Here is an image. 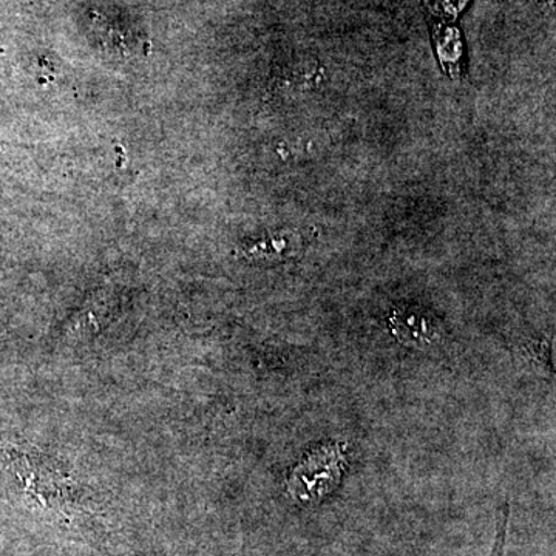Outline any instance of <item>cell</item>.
Wrapping results in <instances>:
<instances>
[{"label":"cell","mask_w":556,"mask_h":556,"mask_svg":"<svg viewBox=\"0 0 556 556\" xmlns=\"http://www.w3.org/2000/svg\"><path fill=\"white\" fill-rule=\"evenodd\" d=\"M391 328L407 345H428L438 338L437 320L420 311H397L391 318Z\"/></svg>","instance_id":"cell-2"},{"label":"cell","mask_w":556,"mask_h":556,"mask_svg":"<svg viewBox=\"0 0 556 556\" xmlns=\"http://www.w3.org/2000/svg\"><path fill=\"white\" fill-rule=\"evenodd\" d=\"M342 447L317 450L300 464L288 479V490L300 503H317L339 484L342 475Z\"/></svg>","instance_id":"cell-1"}]
</instances>
